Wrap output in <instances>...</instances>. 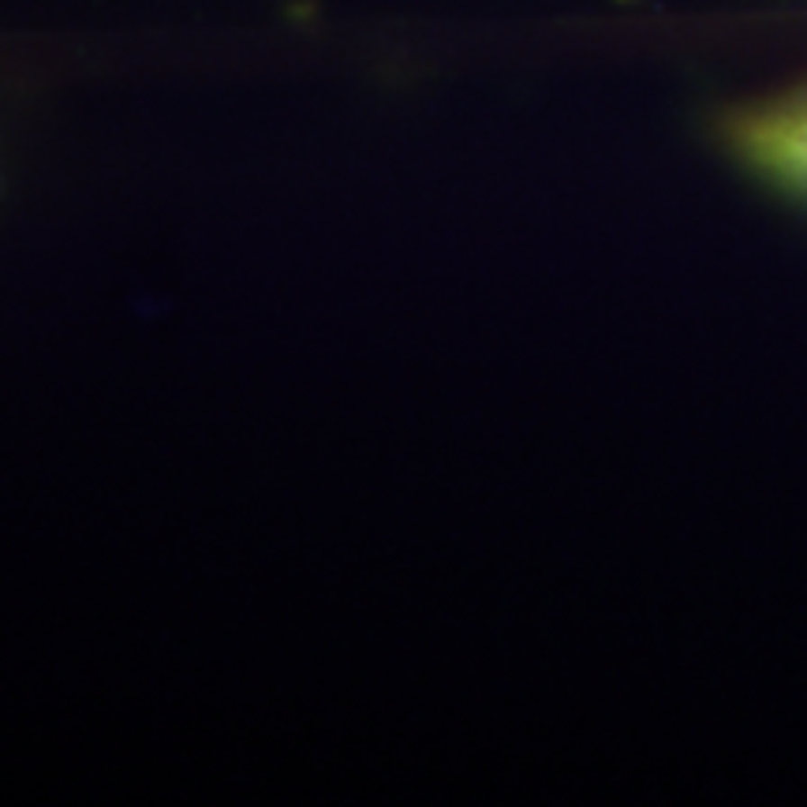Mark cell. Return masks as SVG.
<instances>
[{"mask_svg": "<svg viewBox=\"0 0 807 807\" xmlns=\"http://www.w3.org/2000/svg\"><path fill=\"white\" fill-rule=\"evenodd\" d=\"M725 139L748 168L807 198V86L725 120Z\"/></svg>", "mask_w": 807, "mask_h": 807, "instance_id": "1", "label": "cell"}]
</instances>
